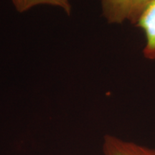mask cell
Wrapping results in <instances>:
<instances>
[{
  "label": "cell",
  "mask_w": 155,
  "mask_h": 155,
  "mask_svg": "<svg viewBox=\"0 0 155 155\" xmlns=\"http://www.w3.org/2000/svg\"><path fill=\"white\" fill-rule=\"evenodd\" d=\"M154 0H130L127 20L136 25L139 17Z\"/></svg>",
  "instance_id": "5b68a950"
},
{
  "label": "cell",
  "mask_w": 155,
  "mask_h": 155,
  "mask_svg": "<svg viewBox=\"0 0 155 155\" xmlns=\"http://www.w3.org/2000/svg\"><path fill=\"white\" fill-rule=\"evenodd\" d=\"M136 26L144 32L146 43L143 49L144 57L155 61V0L145 9Z\"/></svg>",
  "instance_id": "7a4b0ae2"
},
{
  "label": "cell",
  "mask_w": 155,
  "mask_h": 155,
  "mask_svg": "<svg viewBox=\"0 0 155 155\" xmlns=\"http://www.w3.org/2000/svg\"><path fill=\"white\" fill-rule=\"evenodd\" d=\"M15 9L19 12L22 13L41 5H51L63 9L67 15H70L72 10L69 0H12Z\"/></svg>",
  "instance_id": "277c9868"
},
{
  "label": "cell",
  "mask_w": 155,
  "mask_h": 155,
  "mask_svg": "<svg viewBox=\"0 0 155 155\" xmlns=\"http://www.w3.org/2000/svg\"><path fill=\"white\" fill-rule=\"evenodd\" d=\"M103 152L104 155H155V149L124 141L112 135H106Z\"/></svg>",
  "instance_id": "6da1fadb"
},
{
  "label": "cell",
  "mask_w": 155,
  "mask_h": 155,
  "mask_svg": "<svg viewBox=\"0 0 155 155\" xmlns=\"http://www.w3.org/2000/svg\"><path fill=\"white\" fill-rule=\"evenodd\" d=\"M130 0H101L102 15L108 23L121 24L127 19Z\"/></svg>",
  "instance_id": "3957f363"
}]
</instances>
